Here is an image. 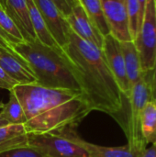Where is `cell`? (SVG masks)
<instances>
[{"label":"cell","instance_id":"obj_1","mask_svg":"<svg viewBox=\"0 0 156 157\" xmlns=\"http://www.w3.org/2000/svg\"><path fill=\"white\" fill-rule=\"evenodd\" d=\"M74 68L91 110L104 112L124 128L128 99L121 92L101 49L82 40L70 29L62 49Z\"/></svg>","mask_w":156,"mask_h":157},{"label":"cell","instance_id":"obj_2","mask_svg":"<svg viewBox=\"0 0 156 157\" xmlns=\"http://www.w3.org/2000/svg\"><path fill=\"white\" fill-rule=\"evenodd\" d=\"M24 110L28 134L61 132L74 129L92 110L81 92L49 88L37 84L13 89Z\"/></svg>","mask_w":156,"mask_h":157},{"label":"cell","instance_id":"obj_3","mask_svg":"<svg viewBox=\"0 0 156 157\" xmlns=\"http://www.w3.org/2000/svg\"><path fill=\"white\" fill-rule=\"evenodd\" d=\"M11 48L28 63L37 79V85L83 94L75 72L61 48L44 45L38 40L11 44Z\"/></svg>","mask_w":156,"mask_h":157},{"label":"cell","instance_id":"obj_4","mask_svg":"<svg viewBox=\"0 0 156 157\" xmlns=\"http://www.w3.org/2000/svg\"><path fill=\"white\" fill-rule=\"evenodd\" d=\"M152 98L149 77L147 73H143L142 78L131 89L123 128L128 144L138 152H143L147 146L141 132V115L144 107Z\"/></svg>","mask_w":156,"mask_h":157},{"label":"cell","instance_id":"obj_5","mask_svg":"<svg viewBox=\"0 0 156 157\" xmlns=\"http://www.w3.org/2000/svg\"><path fill=\"white\" fill-rule=\"evenodd\" d=\"M140 55L142 70L150 72L156 58V15L154 0H148L142 26L133 40Z\"/></svg>","mask_w":156,"mask_h":157},{"label":"cell","instance_id":"obj_6","mask_svg":"<svg viewBox=\"0 0 156 157\" xmlns=\"http://www.w3.org/2000/svg\"><path fill=\"white\" fill-rule=\"evenodd\" d=\"M29 145L40 149L48 157H89L63 132L29 134Z\"/></svg>","mask_w":156,"mask_h":157},{"label":"cell","instance_id":"obj_7","mask_svg":"<svg viewBox=\"0 0 156 157\" xmlns=\"http://www.w3.org/2000/svg\"><path fill=\"white\" fill-rule=\"evenodd\" d=\"M110 34L120 42L133 41L129 29L126 0H101Z\"/></svg>","mask_w":156,"mask_h":157},{"label":"cell","instance_id":"obj_8","mask_svg":"<svg viewBox=\"0 0 156 157\" xmlns=\"http://www.w3.org/2000/svg\"><path fill=\"white\" fill-rule=\"evenodd\" d=\"M33 2L54 40L61 49H63L68 42L71 29L66 17L51 0H33Z\"/></svg>","mask_w":156,"mask_h":157},{"label":"cell","instance_id":"obj_9","mask_svg":"<svg viewBox=\"0 0 156 157\" xmlns=\"http://www.w3.org/2000/svg\"><path fill=\"white\" fill-rule=\"evenodd\" d=\"M102 52L121 92L128 99L131 93V86L126 74L120 41L115 39L111 34L105 36L103 40Z\"/></svg>","mask_w":156,"mask_h":157},{"label":"cell","instance_id":"obj_10","mask_svg":"<svg viewBox=\"0 0 156 157\" xmlns=\"http://www.w3.org/2000/svg\"><path fill=\"white\" fill-rule=\"evenodd\" d=\"M66 20L71 30L79 38L102 50L104 37L92 23L79 1L73 7L72 13L66 17Z\"/></svg>","mask_w":156,"mask_h":157},{"label":"cell","instance_id":"obj_11","mask_svg":"<svg viewBox=\"0 0 156 157\" xmlns=\"http://www.w3.org/2000/svg\"><path fill=\"white\" fill-rule=\"evenodd\" d=\"M0 67L17 84L37 83V79L28 63L12 49L0 47Z\"/></svg>","mask_w":156,"mask_h":157},{"label":"cell","instance_id":"obj_12","mask_svg":"<svg viewBox=\"0 0 156 157\" xmlns=\"http://www.w3.org/2000/svg\"><path fill=\"white\" fill-rule=\"evenodd\" d=\"M63 132L75 144L81 146L89 157H139L142 152L132 149L128 144L119 147H108L94 144L80 138L74 129H68Z\"/></svg>","mask_w":156,"mask_h":157},{"label":"cell","instance_id":"obj_13","mask_svg":"<svg viewBox=\"0 0 156 157\" xmlns=\"http://www.w3.org/2000/svg\"><path fill=\"white\" fill-rule=\"evenodd\" d=\"M5 11L20 30L24 41L31 42L37 40L29 18L27 0H6Z\"/></svg>","mask_w":156,"mask_h":157},{"label":"cell","instance_id":"obj_14","mask_svg":"<svg viewBox=\"0 0 156 157\" xmlns=\"http://www.w3.org/2000/svg\"><path fill=\"white\" fill-rule=\"evenodd\" d=\"M29 144V134L23 124L0 127V153Z\"/></svg>","mask_w":156,"mask_h":157},{"label":"cell","instance_id":"obj_15","mask_svg":"<svg viewBox=\"0 0 156 157\" xmlns=\"http://www.w3.org/2000/svg\"><path fill=\"white\" fill-rule=\"evenodd\" d=\"M120 47L124 58L127 77L131 89L132 86L142 78L143 74L142 70L140 55L133 41L120 42Z\"/></svg>","mask_w":156,"mask_h":157},{"label":"cell","instance_id":"obj_16","mask_svg":"<svg viewBox=\"0 0 156 157\" xmlns=\"http://www.w3.org/2000/svg\"><path fill=\"white\" fill-rule=\"evenodd\" d=\"M27 4H28V8H29V18L31 21V25L34 29V32L36 34L37 40L44 45H47L52 48H60L58 44L56 43V41L54 40L51 34L50 33L33 0H27Z\"/></svg>","mask_w":156,"mask_h":157},{"label":"cell","instance_id":"obj_17","mask_svg":"<svg viewBox=\"0 0 156 157\" xmlns=\"http://www.w3.org/2000/svg\"><path fill=\"white\" fill-rule=\"evenodd\" d=\"M141 132L146 144H156V99L152 98L142 112Z\"/></svg>","mask_w":156,"mask_h":157},{"label":"cell","instance_id":"obj_18","mask_svg":"<svg viewBox=\"0 0 156 157\" xmlns=\"http://www.w3.org/2000/svg\"><path fill=\"white\" fill-rule=\"evenodd\" d=\"M86 15L103 37L110 34L104 17L101 0H78Z\"/></svg>","mask_w":156,"mask_h":157},{"label":"cell","instance_id":"obj_19","mask_svg":"<svg viewBox=\"0 0 156 157\" xmlns=\"http://www.w3.org/2000/svg\"><path fill=\"white\" fill-rule=\"evenodd\" d=\"M0 115L9 124H24L26 122L23 108L13 90L9 91V99L7 103L3 104Z\"/></svg>","mask_w":156,"mask_h":157},{"label":"cell","instance_id":"obj_20","mask_svg":"<svg viewBox=\"0 0 156 157\" xmlns=\"http://www.w3.org/2000/svg\"><path fill=\"white\" fill-rule=\"evenodd\" d=\"M126 6L129 20V29L131 39L132 40H134L142 26L143 17L137 0H126Z\"/></svg>","mask_w":156,"mask_h":157},{"label":"cell","instance_id":"obj_21","mask_svg":"<svg viewBox=\"0 0 156 157\" xmlns=\"http://www.w3.org/2000/svg\"><path fill=\"white\" fill-rule=\"evenodd\" d=\"M0 28L10 39L11 44H16L24 41L20 30L14 23L12 18L6 14V12L2 7H0Z\"/></svg>","mask_w":156,"mask_h":157},{"label":"cell","instance_id":"obj_22","mask_svg":"<svg viewBox=\"0 0 156 157\" xmlns=\"http://www.w3.org/2000/svg\"><path fill=\"white\" fill-rule=\"evenodd\" d=\"M0 157H48L40 149L31 145L16 147L0 153Z\"/></svg>","mask_w":156,"mask_h":157},{"label":"cell","instance_id":"obj_23","mask_svg":"<svg viewBox=\"0 0 156 157\" xmlns=\"http://www.w3.org/2000/svg\"><path fill=\"white\" fill-rule=\"evenodd\" d=\"M63 13V15L66 17H68L73 10L74 5L78 2V0H51Z\"/></svg>","mask_w":156,"mask_h":157},{"label":"cell","instance_id":"obj_24","mask_svg":"<svg viewBox=\"0 0 156 157\" xmlns=\"http://www.w3.org/2000/svg\"><path fill=\"white\" fill-rule=\"evenodd\" d=\"M17 84V81H15L12 77H10L1 67H0V88L6 89L10 91L13 89Z\"/></svg>","mask_w":156,"mask_h":157},{"label":"cell","instance_id":"obj_25","mask_svg":"<svg viewBox=\"0 0 156 157\" xmlns=\"http://www.w3.org/2000/svg\"><path fill=\"white\" fill-rule=\"evenodd\" d=\"M149 77V81H150V86H151V91H152V96L153 98L156 99V58L155 63H154V66L153 68L152 71L150 72H146Z\"/></svg>","mask_w":156,"mask_h":157},{"label":"cell","instance_id":"obj_26","mask_svg":"<svg viewBox=\"0 0 156 157\" xmlns=\"http://www.w3.org/2000/svg\"><path fill=\"white\" fill-rule=\"evenodd\" d=\"M0 47L11 50V40L8 36L0 28Z\"/></svg>","mask_w":156,"mask_h":157},{"label":"cell","instance_id":"obj_27","mask_svg":"<svg viewBox=\"0 0 156 157\" xmlns=\"http://www.w3.org/2000/svg\"><path fill=\"white\" fill-rule=\"evenodd\" d=\"M139 157H156V144H153L150 147H146Z\"/></svg>","mask_w":156,"mask_h":157},{"label":"cell","instance_id":"obj_28","mask_svg":"<svg viewBox=\"0 0 156 157\" xmlns=\"http://www.w3.org/2000/svg\"><path fill=\"white\" fill-rule=\"evenodd\" d=\"M9 123L0 115V127H2V126H6V125H8Z\"/></svg>","mask_w":156,"mask_h":157},{"label":"cell","instance_id":"obj_29","mask_svg":"<svg viewBox=\"0 0 156 157\" xmlns=\"http://www.w3.org/2000/svg\"><path fill=\"white\" fill-rule=\"evenodd\" d=\"M6 0H0V6L5 10L6 9Z\"/></svg>","mask_w":156,"mask_h":157},{"label":"cell","instance_id":"obj_30","mask_svg":"<svg viewBox=\"0 0 156 157\" xmlns=\"http://www.w3.org/2000/svg\"><path fill=\"white\" fill-rule=\"evenodd\" d=\"M3 104H4V103L0 102V110H1V109H2V107H3Z\"/></svg>","mask_w":156,"mask_h":157},{"label":"cell","instance_id":"obj_31","mask_svg":"<svg viewBox=\"0 0 156 157\" xmlns=\"http://www.w3.org/2000/svg\"><path fill=\"white\" fill-rule=\"evenodd\" d=\"M154 8H155V15H156V0H154Z\"/></svg>","mask_w":156,"mask_h":157},{"label":"cell","instance_id":"obj_32","mask_svg":"<svg viewBox=\"0 0 156 157\" xmlns=\"http://www.w3.org/2000/svg\"><path fill=\"white\" fill-rule=\"evenodd\" d=\"M0 7H1V6H0Z\"/></svg>","mask_w":156,"mask_h":157}]
</instances>
